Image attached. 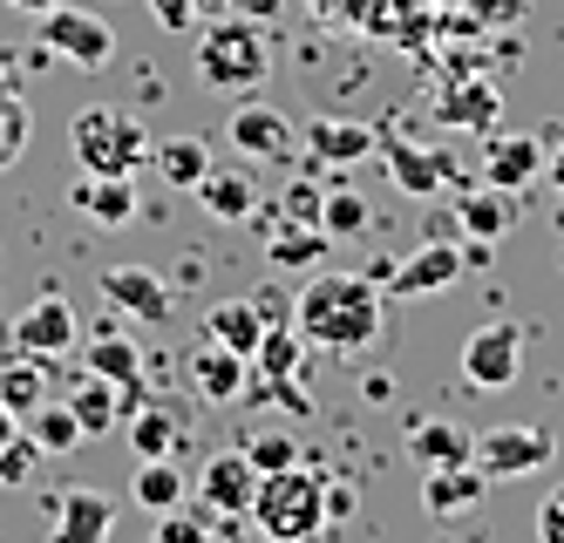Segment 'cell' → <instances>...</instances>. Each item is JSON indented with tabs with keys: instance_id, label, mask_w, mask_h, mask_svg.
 Instances as JSON below:
<instances>
[{
	"instance_id": "46",
	"label": "cell",
	"mask_w": 564,
	"mask_h": 543,
	"mask_svg": "<svg viewBox=\"0 0 564 543\" xmlns=\"http://www.w3.org/2000/svg\"><path fill=\"white\" fill-rule=\"evenodd\" d=\"M14 435H21V414H14V408H0V448H8Z\"/></svg>"
},
{
	"instance_id": "48",
	"label": "cell",
	"mask_w": 564,
	"mask_h": 543,
	"mask_svg": "<svg viewBox=\"0 0 564 543\" xmlns=\"http://www.w3.org/2000/svg\"><path fill=\"white\" fill-rule=\"evenodd\" d=\"M191 8H197V21H205V14H218V8H225V0H191Z\"/></svg>"
},
{
	"instance_id": "15",
	"label": "cell",
	"mask_w": 564,
	"mask_h": 543,
	"mask_svg": "<svg viewBox=\"0 0 564 543\" xmlns=\"http://www.w3.org/2000/svg\"><path fill=\"white\" fill-rule=\"evenodd\" d=\"M544 177V143L538 137H490L482 150V184L490 191H531Z\"/></svg>"
},
{
	"instance_id": "20",
	"label": "cell",
	"mask_w": 564,
	"mask_h": 543,
	"mask_svg": "<svg viewBox=\"0 0 564 543\" xmlns=\"http://www.w3.org/2000/svg\"><path fill=\"white\" fill-rule=\"evenodd\" d=\"M265 326H272V319H265L259 300H218V306L205 313V340H218V347H231V354L252 360V347H259Z\"/></svg>"
},
{
	"instance_id": "47",
	"label": "cell",
	"mask_w": 564,
	"mask_h": 543,
	"mask_svg": "<svg viewBox=\"0 0 564 543\" xmlns=\"http://www.w3.org/2000/svg\"><path fill=\"white\" fill-rule=\"evenodd\" d=\"M8 8H14V14H48L55 0H8Z\"/></svg>"
},
{
	"instance_id": "24",
	"label": "cell",
	"mask_w": 564,
	"mask_h": 543,
	"mask_svg": "<svg viewBox=\"0 0 564 543\" xmlns=\"http://www.w3.org/2000/svg\"><path fill=\"white\" fill-rule=\"evenodd\" d=\"M150 163H156V177H164V184H177V191H197L218 156H212V143H205V137H164V143L150 150Z\"/></svg>"
},
{
	"instance_id": "27",
	"label": "cell",
	"mask_w": 564,
	"mask_h": 543,
	"mask_svg": "<svg viewBox=\"0 0 564 543\" xmlns=\"http://www.w3.org/2000/svg\"><path fill=\"white\" fill-rule=\"evenodd\" d=\"M68 408H75V422H83V435H109L116 414H123V388L102 381V373H83L75 394H68Z\"/></svg>"
},
{
	"instance_id": "29",
	"label": "cell",
	"mask_w": 564,
	"mask_h": 543,
	"mask_svg": "<svg viewBox=\"0 0 564 543\" xmlns=\"http://www.w3.org/2000/svg\"><path fill=\"white\" fill-rule=\"evenodd\" d=\"M28 435L42 442V455H75V448L89 442V435H83V422H75V408H68V401H42V408L28 414Z\"/></svg>"
},
{
	"instance_id": "18",
	"label": "cell",
	"mask_w": 564,
	"mask_h": 543,
	"mask_svg": "<svg viewBox=\"0 0 564 543\" xmlns=\"http://www.w3.org/2000/svg\"><path fill=\"white\" fill-rule=\"evenodd\" d=\"M197 204H205V218L238 225V218L259 211V177L252 171H231V163H212L205 184H197Z\"/></svg>"
},
{
	"instance_id": "14",
	"label": "cell",
	"mask_w": 564,
	"mask_h": 543,
	"mask_svg": "<svg viewBox=\"0 0 564 543\" xmlns=\"http://www.w3.org/2000/svg\"><path fill=\"white\" fill-rule=\"evenodd\" d=\"M116 536V503L102 489H62L55 496V543H109Z\"/></svg>"
},
{
	"instance_id": "16",
	"label": "cell",
	"mask_w": 564,
	"mask_h": 543,
	"mask_svg": "<svg viewBox=\"0 0 564 543\" xmlns=\"http://www.w3.org/2000/svg\"><path fill=\"white\" fill-rule=\"evenodd\" d=\"M246 381H252V360H246V354H231V347H218V340L197 347V360H191V388L205 394L212 408L246 401Z\"/></svg>"
},
{
	"instance_id": "36",
	"label": "cell",
	"mask_w": 564,
	"mask_h": 543,
	"mask_svg": "<svg viewBox=\"0 0 564 543\" xmlns=\"http://www.w3.org/2000/svg\"><path fill=\"white\" fill-rule=\"evenodd\" d=\"M246 455H252L259 476L293 469V463H300V435H286V428H259V435H246Z\"/></svg>"
},
{
	"instance_id": "44",
	"label": "cell",
	"mask_w": 564,
	"mask_h": 543,
	"mask_svg": "<svg viewBox=\"0 0 564 543\" xmlns=\"http://www.w3.org/2000/svg\"><path fill=\"white\" fill-rule=\"evenodd\" d=\"M482 21H517V0H476Z\"/></svg>"
},
{
	"instance_id": "45",
	"label": "cell",
	"mask_w": 564,
	"mask_h": 543,
	"mask_svg": "<svg viewBox=\"0 0 564 543\" xmlns=\"http://www.w3.org/2000/svg\"><path fill=\"white\" fill-rule=\"evenodd\" d=\"M544 184H551V191H557V197H564V143H557V150H551V156H544Z\"/></svg>"
},
{
	"instance_id": "31",
	"label": "cell",
	"mask_w": 564,
	"mask_h": 543,
	"mask_svg": "<svg viewBox=\"0 0 564 543\" xmlns=\"http://www.w3.org/2000/svg\"><path fill=\"white\" fill-rule=\"evenodd\" d=\"M184 489H191V482H184V469L171 463V455H156V463H143V469H137V503H143L150 517L177 510V503H184Z\"/></svg>"
},
{
	"instance_id": "5",
	"label": "cell",
	"mask_w": 564,
	"mask_h": 543,
	"mask_svg": "<svg viewBox=\"0 0 564 543\" xmlns=\"http://www.w3.org/2000/svg\"><path fill=\"white\" fill-rule=\"evenodd\" d=\"M42 21V48L55 55V62H68V68H109L116 62V28L96 14V8H68V0H55L48 14H34Z\"/></svg>"
},
{
	"instance_id": "4",
	"label": "cell",
	"mask_w": 564,
	"mask_h": 543,
	"mask_svg": "<svg viewBox=\"0 0 564 543\" xmlns=\"http://www.w3.org/2000/svg\"><path fill=\"white\" fill-rule=\"evenodd\" d=\"M68 150H75V163H83V177H130L150 156V137H143V122L130 109L89 102V109L68 116Z\"/></svg>"
},
{
	"instance_id": "2",
	"label": "cell",
	"mask_w": 564,
	"mask_h": 543,
	"mask_svg": "<svg viewBox=\"0 0 564 543\" xmlns=\"http://www.w3.org/2000/svg\"><path fill=\"white\" fill-rule=\"evenodd\" d=\"M191 68H197V82H205V89H218V96H252L259 82L272 75L265 21H252V14H212L205 28H197Z\"/></svg>"
},
{
	"instance_id": "3",
	"label": "cell",
	"mask_w": 564,
	"mask_h": 543,
	"mask_svg": "<svg viewBox=\"0 0 564 543\" xmlns=\"http://www.w3.org/2000/svg\"><path fill=\"white\" fill-rule=\"evenodd\" d=\"M246 517L259 523L265 543H319V530L334 523V517H327V482H319L306 463L272 469V476H259Z\"/></svg>"
},
{
	"instance_id": "6",
	"label": "cell",
	"mask_w": 564,
	"mask_h": 543,
	"mask_svg": "<svg viewBox=\"0 0 564 543\" xmlns=\"http://www.w3.org/2000/svg\"><path fill=\"white\" fill-rule=\"evenodd\" d=\"M517 367H523V326L517 319H490L463 340V388H476V394L517 388Z\"/></svg>"
},
{
	"instance_id": "32",
	"label": "cell",
	"mask_w": 564,
	"mask_h": 543,
	"mask_svg": "<svg viewBox=\"0 0 564 543\" xmlns=\"http://www.w3.org/2000/svg\"><path fill=\"white\" fill-rule=\"evenodd\" d=\"M327 245H334V238L319 231V225H293V218H286V225L272 231L265 252H272V265H313V259H327Z\"/></svg>"
},
{
	"instance_id": "33",
	"label": "cell",
	"mask_w": 564,
	"mask_h": 543,
	"mask_svg": "<svg viewBox=\"0 0 564 543\" xmlns=\"http://www.w3.org/2000/svg\"><path fill=\"white\" fill-rule=\"evenodd\" d=\"M28 137H34V116H28L21 89H0V171H14V163H21Z\"/></svg>"
},
{
	"instance_id": "34",
	"label": "cell",
	"mask_w": 564,
	"mask_h": 543,
	"mask_svg": "<svg viewBox=\"0 0 564 543\" xmlns=\"http://www.w3.org/2000/svg\"><path fill=\"white\" fill-rule=\"evenodd\" d=\"M319 231H327L334 245H340V238H360V231H368V197L334 191L327 204H319Z\"/></svg>"
},
{
	"instance_id": "8",
	"label": "cell",
	"mask_w": 564,
	"mask_h": 543,
	"mask_svg": "<svg viewBox=\"0 0 564 543\" xmlns=\"http://www.w3.org/2000/svg\"><path fill=\"white\" fill-rule=\"evenodd\" d=\"M225 143L246 156V163H293V150H300V130L286 122V109H272V102H259V96H246L231 109V122H225Z\"/></svg>"
},
{
	"instance_id": "23",
	"label": "cell",
	"mask_w": 564,
	"mask_h": 543,
	"mask_svg": "<svg viewBox=\"0 0 564 543\" xmlns=\"http://www.w3.org/2000/svg\"><path fill=\"white\" fill-rule=\"evenodd\" d=\"M482 496H490V476H482L476 463H456V469H429L422 503H429L435 517H456V510H476Z\"/></svg>"
},
{
	"instance_id": "25",
	"label": "cell",
	"mask_w": 564,
	"mask_h": 543,
	"mask_svg": "<svg viewBox=\"0 0 564 543\" xmlns=\"http://www.w3.org/2000/svg\"><path fill=\"white\" fill-rule=\"evenodd\" d=\"M497 89L490 82H449L442 89V102H435V116L449 122V130H497Z\"/></svg>"
},
{
	"instance_id": "40",
	"label": "cell",
	"mask_w": 564,
	"mask_h": 543,
	"mask_svg": "<svg viewBox=\"0 0 564 543\" xmlns=\"http://www.w3.org/2000/svg\"><path fill=\"white\" fill-rule=\"evenodd\" d=\"M143 8L156 14V28H171V34H191V28H197V8H191V0H143Z\"/></svg>"
},
{
	"instance_id": "42",
	"label": "cell",
	"mask_w": 564,
	"mask_h": 543,
	"mask_svg": "<svg viewBox=\"0 0 564 543\" xmlns=\"http://www.w3.org/2000/svg\"><path fill=\"white\" fill-rule=\"evenodd\" d=\"M0 89H21V48L0 41Z\"/></svg>"
},
{
	"instance_id": "17",
	"label": "cell",
	"mask_w": 564,
	"mask_h": 543,
	"mask_svg": "<svg viewBox=\"0 0 564 543\" xmlns=\"http://www.w3.org/2000/svg\"><path fill=\"white\" fill-rule=\"evenodd\" d=\"M68 204L83 211L96 231H123V225H137V191H130V177H83L68 191Z\"/></svg>"
},
{
	"instance_id": "39",
	"label": "cell",
	"mask_w": 564,
	"mask_h": 543,
	"mask_svg": "<svg viewBox=\"0 0 564 543\" xmlns=\"http://www.w3.org/2000/svg\"><path fill=\"white\" fill-rule=\"evenodd\" d=\"M156 543H205V517H184V503L164 510V530H156Z\"/></svg>"
},
{
	"instance_id": "19",
	"label": "cell",
	"mask_w": 564,
	"mask_h": 543,
	"mask_svg": "<svg viewBox=\"0 0 564 543\" xmlns=\"http://www.w3.org/2000/svg\"><path fill=\"white\" fill-rule=\"evenodd\" d=\"M409 463L429 476V469H456V463H476V435L456 428V422H415L409 428Z\"/></svg>"
},
{
	"instance_id": "38",
	"label": "cell",
	"mask_w": 564,
	"mask_h": 543,
	"mask_svg": "<svg viewBox=\"0 0 564 543\" xmlns=\"http://www.w3.org/2000/svg\"><path fill=\"white\" fill-rule=\"evenodd\" d=\"M538 543H564V482L544 489V503H538Z\"/></svg>"
},
{
	"instance_id": "30",
	"label": "cell",
	"mask_w": 564,
	"mask_h": 543,
	"mask_svg": "<svg viewBox=\"0 0 564 543\" xmlns=\"http://www.w3.org/2000/svg\"><path fill=\"white\" fill-rule=\"evenodd\" d=\"M42 401H48V373H42V360H34V354H21V360L0 367V408H14L21 422H28Z\"/></svg>"
},
{
	"instance_id": "7",
	"label": "cell",
	"mask_w": 564,
	"mask_h": 543,
	"mask_svg": "<svg viewBox=\"0 0 564 543\" xmlns=\"http://www.w3.org/2000/svg\"><path fill=\"white\" fill-rule=\"evenodd\" d=\"M551 455H557V435L538 428V422H497V428H482V435H476V469L490 476V482L551 469Z\"/></svg>"
},
{
	"instance_id": "13",
	"label": "cell",
	"mask_w": 564,
	"mask_h": 543,
	"mask_svg": "<svg viewBox=\"0 0 564 543\" xmlns=\"http://www.w3.org/2000/svg\"><path fill=\"white\" fill-rule=\"evenodd\" d=\"M375 143L381 137L368 130V122H354V116H313V130L300 137V150H306L313 171H319V163H368Z\"/></svg>"
},
{
	"instance_id": "43",
	"label": "cell",
	"mask_w": 564,
	"mask_h": 543,
	"mask_svg": "<svg viewBox=\"0 0 564 543\" xmlns=\"http://www.w3.org/2000/svg\"><path fill=\"white\" fill-rule=\"evenodd\" d=\"M231 14H252V21H272L279 14V0H225Z\"/></svg>"
},
{
	"instance_id": "12",
	"label": "cell",
	"mask_w": 564,
	"mask_h": 543,
	"mask_svg": "<svg viewBox=\"0 0 564 543\" xmlns=\"http://www.w3.org/2000/svg\"><path fill=\"white\" fill-rule=\"evenodd\" d=\"M102 292H109V306H123L130 319H143V326H164L171 319V285L156 279L150 265H102Z\"/></svg>"
},
{
	"instance_id": "37",
	"label": "cell",
	"mask_w": 564,
	"mask_h": 543,
	"mask_svg": "<svg viewBox=\"0 0 564 543\" xmlns=\"http://www.w3.org/2000/svg\"><path fill=\"white\" fill-rule=\"evenodd\" d=\"M34 469H42V442L21 428L8 448H0V489H28V482H34Z\"/></svg>"
},
{
	"instance_id": "10",
	"label": "cell",
	"mask_w": 564,
	"mask_h": 543,
	"mask_svg": "<svg viewBox=\"0 0 564 543\" xmlns=\"http://www.w3.org/2000/svg\"><path fill=\"white\" fill-rule=\"evenodd\" d=\"M469 265H463V245H422L415 259H401L388 279H381V292H394V300H422V292H449L456 279H463Z\"/></svg>"
},
{
	"instance_id": "22",
	"label": "cell",
	"mask_w": 564,
	"mask_h": 543,
	"mask_svg": "<svg viewBox=\"0 0 564 543\" xmlns=\"http://www.w3.org/2000/svg\"><path fill=\"white\" fill-rule=\"evenodd\" d=\"M177 442H184V408H171V401L130 408V448H137V463H156V455H177Z\"/></svg>"
},
{
	"instance_id": "35",
	"label": "cell",
	"mask_w": 564,
	"mask_h": 543,
	"mask_svg": "<svg viewBox=\"0 0 564 543\" xmlns=\"http://www.w3.org/2000/svg\"><path fill=\"white\" fill-rule=\"evenodd\" d=\"M463 225H469V238H503L510 231V191H482V197H469L463 204Z\"/></svg>"
},
{
	"instance_id": "1",
	"label": "cell",
	"mask_w": 564,
	"mask_h": 543,
	"mask_svg": "<svg viewBox=\"0 0 564 543\" xmlns=\"http://www.w3.org/2000/svg\"><path fill=\"white\" fill-rule=\"evenodd\" d=\"M381 279H354V272H319L300 285L293 300V326L306 333V347H327V354H360L375 347L381 333Z\"/></svg>"
},
{
	"instance_id": "21",
	"label": "cell",
	"mask_w": 564,
	"mask_h": 543,
	"mask_svg": "<svg viewBox=\"0 0 564 543\" xmlns=\"http://www.w3.org/2000/svg\"><path fill=\"white\" fill-rule=\"evenodd\" d=\"M388 177L394 191H409V197H435V191H449V156H435V150H415V143H388Z\"/></svg>"
},
{
	"instance_id": "11",
	"label": "cell",
	"mask_w": 564,
	"mask_h": 543,
	"mask_svg": "<svg viewBox=\"0 0 564 543\" xmlns=\"http://www.w3.org/2000/svg\"><path fill=\"white\" fill-rule=\"evenodd\" d=\"M14 347L34 354V360H55L75 347V306L62 292H42V300H28V313L14 319Z\"/></svg>"
},
{
	"instance_id": "41",
	"label": "cell",
	"mask_w": 564,
	"mask_h": 543,
	"mask_svg": "<svg viewBox=\"0 0 564 543\" xmlns=\"http://www.w3.org/2000/svg\"><path fill=\"white\" fill-rule=\"evenodd\" d=\"M319 204H327V197H319V191L293 184V191H286V204H279V211H286L293 225H319Z\"/></svg>"
},
{
	"instance_id": "28",
	"label": "cell",
	"mask_w": 564,
	"mask_h": 543,
	"mask_svg": "<svg viewBox=\"0 0 564 543\" xmlns=\"http://www.w3.org/2000/svg\"><path fill=\"white\" fill-rule=\"evenodd\" d=\"M89 373H102V381L116 388H130L137 373H143V354L130 333H116V326H96V340H89Z\"/></svg>"
},
{
	"instance_id": "26",
	"label": "cell",
	"mask_w": 564,
	"mask_h": 543,
	"mask_svg": "<svg viewBox=\"0 0 564 543\" xmlns=\"http://www.w3.org/2000/svg\"><path fill=\"white\" fill-rule=\"evenodd\" d=\"M306 367V333L300 326H265L259 347H252V373H265V381H300Z\"/></svg>"
},
{
	"instance_id": "9",
	"label": "cell",
	"mask_w": 564,
	"mask_h": 543,
	"mask_svg": "<svg viewBox=\"0 0 564 543\" xmlns=\"http://www.w3.org/2000/svg\"><path fill=\"white\" fill-rule=\"evenodd\" d=\"M191 489L205 496L212 517H246L252 510V489H259V469H252L246 448H218V455H205V469H197Z\"/></svg>"
}]
</instances>
